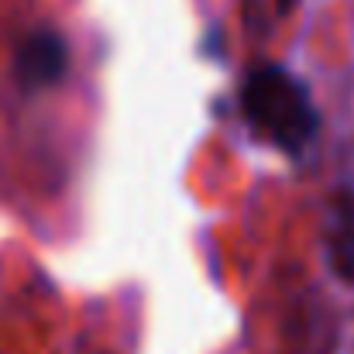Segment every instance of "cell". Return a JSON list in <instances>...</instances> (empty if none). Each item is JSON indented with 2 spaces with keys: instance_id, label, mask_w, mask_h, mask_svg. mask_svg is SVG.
<instances>
[{
  "instance_id": "cell-1",
  "label": "cell",
  "mask_w": 354,
  "mask_h": 354,
  "mask_svg": "<svg viewBox=\"0 0 354 354\" xmlns=\"http://www.w3.org/2000/svg\"><path fill=\"white\" fill-rule=\"evenodd\" d=\"M244 114L258 131H265L272 141L286 148H303L317 131V114H313V104L303 83L275 66L248 76Z\"/></svg>"
},
{
  "instance_id": "cell-2",
  "label": "cell",
  "mask_w": 354,
  "mask_h": 354,
  "mask_svg": "<svg viewBox=\"0 0 354 354\" xmlns=\"http://www.w3.org/2000/svg\"><path fill=\"white\" fill-rule=\"evenodd\" d=\"M66 66H69L66 41L55 31H35L21 41L14 73H17L24 90H41V86L59 83L66 76Z\"/></svg>"
}]
</instances>
